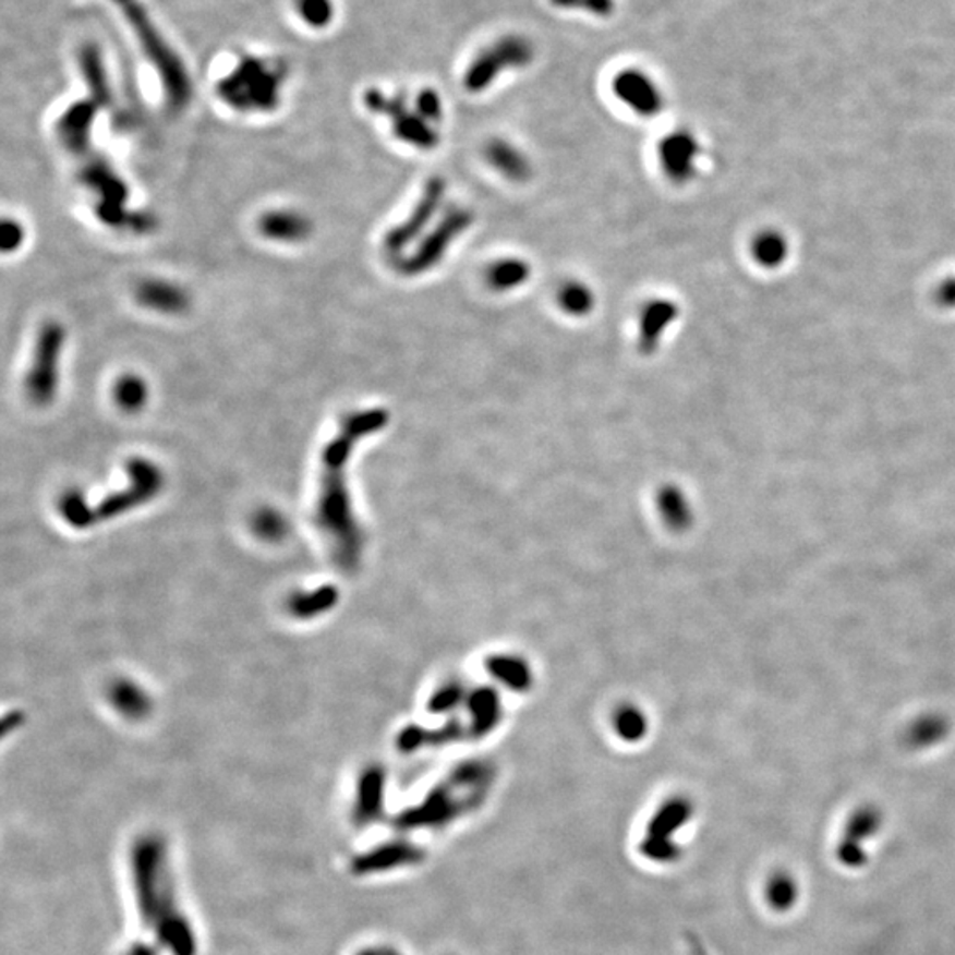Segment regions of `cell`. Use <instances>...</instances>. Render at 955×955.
<instances>
[{
    "mask_svg": "<svg viewBox=\"0 0 955 955\" xmlns=\"http://www.w3.org/2000/svg\"><path fill=\"white\" fill-rule=\"evenodd\" d=\"M388 420L389 414L385 409L352 412L351 416L346 418L337 436L324 446L315 524L324 539L328 540L335 561L346 570L354 568L361 553V531L352 516L351 497L347 488V464L358 440L385 428Z\"/></svg>",
    "mask_w": 955,
    "mask_h": 955,
    "instance_id": "cell-1",
    "label": "cell"
},
{
    "mask_svg": "<svg viewBox=\"0 0 955 955\" xmlns=\"http://www.w3.org/2000/svg\"><path fill=\"white\" fill-rule=\"evenodd\" d=\"M126 471L130 476V487L110 494L104 501H99L98 506L87 505L78 491L67 492L59 501L62 519L75 530H89L93 525L118 519L122 513L147 505L164 488V473L150 460L142 457L130 459V462H126Z\"/></svg>",
    "mask_w": 955,
    "mask_h": 955,
    "instance_id": "cell-2",
    "label": "cell"
},
{
    "mask_svg": "<svg viewBox=\"0 0 955 955\" xmlns=\"http://www.w3.org/2000/svg\"><path fill=\"white\" fill-rule=\"evenodd\" d=\"M135 34L142 52L158 71L164 87L165 99L172 110H183L193 96L192 80L188 75L181 57L173 52L164 34L159 33L155 20L141 0H112Z\"/></svg>",
    "mask_w": 955,
    "mask_h": 955,
    "instance_id": "cell-3",
    "label": "cell"
},
{
    "mask_svg": "<svg viewBox=\"0 0 955 955\" xmlns=\"http://www.w3.org/2000/svg\"><path fill=\"white\" fill-rule=\"evenodd\" d=\"M280 85V71L273 70L269 62L252 57L239 62V67L223 78L218 85V94L227 105L243 112H267L278 105Z\"/></svg>",
    "mask_w": 955,
    "mask_h": 955,
    "instance_id": "cell-4",
    "label": "cell"
},
{
    "mask_svg": "<svg viewBox=\"0 0 955 955\" xmlns=\"http://www.w3.org/2000/svg\"><path fill=\"white\" fill-rule=\"evenodd\" d=\"M67 343V329L57 321H48L39 328L34 342L31 368L25 375V391L38 406H47L56 398L61 380V358Z\"/></svg>",
    "mask_w": 955,
    "mask_h": 955,
    "instance_id": "cell-5",
    "label": "cell"
},
{
    "mask_svg": "<svg viewBox=\"0 0 955 955\" xmlns=\"http://www.w3.org/2000/svg\"><path fill=\"white\" fill-rule=\"evenodd\" d=\"M533 57V45L525 38L506 36L497 39L471 61L464 73V87L469 93H482L505 71L528 67Z\"/></svg>",
    "mask_w": 955,
    "mask_h": 955,
    "instance_id": "cell-6",
    "label": "cell"
},
{
    "mask_svg": "<svg viewBox=\"0 0 955 955\" xmlns=\"http://www.w3.org/2000/svg\"><path fill=\"white\" fill-rule=\"evenodd\" d=\"M473 223V215L468 209L455 207L451 211L445 213L437 220L436 226L418 241V249L414 252L403 255L398 258V271L403 275L418 277L422 273L431 271L432 267L443 261L451 244L469 229Z\"/></svg>",
    "mask_w": 955,
    "mask_h": 955,
    "instance_id": "cell-7",
    "label": "cell"
},
{
    "mask_svg": "<svg viewBox=\"0 0 955 955\" xmlns=\"http://www.w3.org/2000/svg\"><path fill=\"white\" fill-rule=\"evenodd\" d=\"M80 179L85 186L96 195V215L105 226L112 229L130 226L133 216L126 209L130 190L126 183L113 172L112 167L101 158H89L85 161Z\"/></svg>",
    "mask_w": 955,
    "mask_h": 955,
    "instance_id": "cell-8",
    "label": "cell"
},
{
    "mask_svg": "<svg viewBox=\"0 0 955 955\" xmlns=\"http://www.w3.org/2000/svg\"><path fill=\"white\" fill-rule=\"evenodd\" d=\"M446 184L443 179H432L426 183L422 197L409 213L408 218L389 230L385 238V250L391 257L402 258L411 244L418 243L434 226L445 202Z\"/></svg>",
    "mask_w": 955,
    "mask_h": 955,
    "instance_id": "cell-9",
    "label": "cell"
},
{
    "mask_svg": "<svg viewBox=\"0 0 955 955\" xmlns=\"http://www.w3.org/2000/svg\"><path fill=\"white\" fill-rule=\"evenodd\" d=\"M365 105L366 108H371L372 112L388 116L394 124L395 135L409 146L420 147V149H431V147L437 146L439 138H437L432 122L426 121L418 112H409L402 96L389 98L379 90H368L365 94Z\"/></svg>",
    "mask_w": 955,
    "mask_h": 955,
    "instance_id": "cell-10",
    "label": "cell"
},
{
    "mask_svg": "<svg viewBox=\"0 0 955 955\" xmlns=\"http://www.w3.org/2000/svg\"><path fill=\"white\" fill-rule=\"evenodd\" d=\"M614 96L637 116L655 118L664 110L665 99L655 80L641 70L619 71L613 80Z\"/></svg>",
    "mask_w": 955,
    "mask_h": 955,
    "instance_id": "cell-11",
    "label": "cell"
},
{
    "mask_svg": "<svg viewBox=\"0 0 955 955\" xmlns=\"http://www.w3.org/2000/svg\"><path fill=\"white\" fill-rule=\"evenodd\" d=\"M99 110L101 107L93 98L80 99L57 121V136L73 155L84 158L90 155V135Z\"/></svg>",
    "mask_w": 955,
    "mask_h": 955,
    "instance_id": "cell-12",
    "label": "cell"
},
{
    "mask_svg": "<svg viewBox=\"0 0 955 955\" xmlns=\"http://www.w3.org/2000/svg\"><path fill=\"white\" fill-rule=\"evenodd\" d=\"M693 159H696V142L689 133H669L658 144V164L662 172L675 183H685L690 179Z\"/></svg>",
    "mask_w": 955,
    "mask_h": 955,
    "instance_id": "cell-13",
    "label": "cell"
},
{
    "mask_svg": "<svg viewBox=\"0 0 955 955\" xmlns=\"http://www.w3.org/2000/svg\"><path fill=\"white\" fill-rule=\"evenodd\" d=\"M135 298L141 306L158 314H183L190 305L184 289L167 280H144L136 286Z\"/></svg>",
    "mask_w": 955,
    "mask_h": 955,
    "instance_id": "cell-14",
    "label": "cell"
},
{
    "mask_svg": "<svg viewBox=\"0 0 955 955\" xmlns=\"http://www.w3.org/2000/svg\"><path fill=\"white\" fill-rule=\"evenodd\" d=\"M678 309L673 301L653 300L646 303L639 317V347L651 354L661 346L665 331L675 323Z\"/></svg>",
    "mask_w": 955,
    "mask_h": 955,
    "instance_id": "cell-15",
    "label": "cell"
},
{
    "mask_svg": "<svg viewBox=\"0 0 955 955\" xmlns=\"http://www.w3.org/2000/svg\"><path fill=\"white\" fill-rule=\"evenodd\" d=\"M261 234L277 243H301L312 232V221L292 209L267 211L258 220Z\"/></svg>",
    "mask_w": 955,
    "mask_h": 955,
    "instance_id": "cell-16",
    "label": "cell"
},
{
    "mask_svg": "<svg viewBox=\"0 0 955 955\" xmlns=\"http://www.w3.org/2000/svg\"><path fill=\"white\" fill-rule=\"evenodd\" d=\"M80 70L84 73L90 98L101 108L110 107L112 93H110V85H108L107 71H105L101 53L94 45H85L80 50Z\"/></svg>",
    "mask_w": 955,
    "mask_h": 955,
    "instance_id": "cell-17",
    "label": "cell"
},
{
    "mask_svg": "<svg viewBox=\"0 0 955 955\" xmlns=\"http://www.w3.org/2000/svg\"><path fill=\"white\" fill-rule=\"evenodd\" d=\"M531 278L530 264L517 257L497 258L485 271V281L494 292H513Z\"/></svg>",
    "mask_w": 955,
    "mask_h": 955,
    "instance_id": "cell-18",
    "label": "cell"
},
{
    "mask_svg": "<svg viewBox=\"0 0 955 955\" xmlns=\"http://www.w3.org/2000/svg\"><path fill=\"white\" fill-rule=\"evenodd\" d=\"M338 599H340V593L335 585H318L317 590L314 591L294 593L289 599V611L294 618L314 619L318 618L321 614L329 613L338 604Z\"/></svg>",
    "mask_w": 955,
    "mask_h": 955,
    "instance_id": "cell-19",
    "label": "cell"
},
{
    "mask_svg": "<svg viewBox=\"0 0 955 955\" xmlns=\"http://www.w3.org/2000/svg\"><path fill=\"white\" fill-rule=\"evenodd\" d=\"M108 699L113 708L126 716L130 721H141L144 716L149 715L150 699L146 690L141 689L138 685L133 684L130 679H119L112 685V689L108 692Z\"/></svg>",
    "mask_w": 955,
    "mask_h": 955,
    "instance_id": "cell-20",
    "label": "cell"
},
{
    "mask_svg": "<svg viewBox=\"0 0 955 955\" xmlns=\"http://www.w3.org/2000/svg\"><path fill=\"white\" fill-rule=\"evenodd\" d=\"M492 167L511 181H522L530 176V164L525 156L508 142L494 141L487 149Z\"/></svg>",
    "mask_w": 955,
    "mask_h": 955,
    "instance_id": "cell-21",
    "label": "cell"
},
{
    "mask_svg": "<svg viewBox=\"0 0 955 955\" xmlns=\"http://www.w3.org/2000/svg\"><path fill=\"white\" fill-rule=\"evenodd\" d=\"M113 402L121 411L133 412L142 411L146 408L147 398H149V386L141 375L124 374L113 383Z\"/></svg>",
    "mask_w": 955,
    "mask_h": 955,
    "instance_id": "cell-22",
    "label": "cell"
},
{
    "mask_svg": "<svg viewBox=\"0 0 955 955\" xmlns=\"http://www.w3.org/2000/svg\"><path fill=\"white\" fill-rule=\"evenodd\" d=\"M557 305L570 317H584L595 309V292L584 281H567L557 291Z\"/></svg>",
    "mask_w": 955,
    "mask_h": 955,
    "instance_id": "cell-23",
    "label": "cell"
},
{
    "mask_svg": "<svg viewBox=\"0 0 955 955\" xmlns=\"http://www.w3.org/2000/svg\"><path fill=\"white\" fill-rule=\"evenodd\" d=\"M295 10L300 13L301 20L314 28L326 27L335 13L331 0H298Z\"/></svg>",
    "mask_w": 955,
    "mask_h": 955,
    "instance_id": "cell-24",
    "label": "cell"
},
{
    "mask_svg": "<svg viewBox=\"0 0 955 955\" xmlns=\"http://www.w3.org/2000/svg\"><path fill=\"white\" fill-rule=\"evenodd\" d=\"M253 531L267 542H277L287 533L286 519L275 510L258 511L253 519Z\"/></svg>",
    "mask_w": 955,
    "mask_h": 955,
    "instance_id": "cell-25",
    "label": "cell"
},
{
    "mask_svg": "<svg viewBox=\"0 0 955 955\" xmlns=\"http://www.w3.org/2000/svg\"><path fill=\"white\" fill-rule=\"evenodd\" d=\"M551 4L559 10H582L596 16H609L614 10V0H551Z\"/></svg>",
    "mask_w": 955,
    "mask_h": 955,
    "instance_id": "cell-26",
    "label": "cell"
},
{
    "mask_svg": "<svg viewBox=\"0 0 955 955\" xmlns=\"http://www.w3.org/2000/svg\"><path fill=\"white\" fill-rule=\"evenodd\" d=\"M25 230L19 220L4 218L0 227V249L4 253H13L24 244Z\"/></svg>",
    "mask_w": 955,
    "mask_h": 955,
    "instance_id": "cell-27",
    "label": "cell"
},
{
    "mask_svg": "<svg viewBox=\"0 0 955 955\" xmlns=\"http://www.w3.org/2000/svg\"><path fill=\"white\" fill-rule=\"evenodd\" d=\"M416 112L432 124L439 122L443 118V101L439 94L432 89L422 90L416 98Z\"/></svg>",
    "mask_w": 955,
    "mask_h": 955,
    "instance_id": "cell-28",
    "label": "cell"
},
{
    "mask_svg": "<svg viewBox=\"0 0 955 955\" xmlns=\"http://www.w3.org/2000/svg\"><path fill=\"white\" fill-rule=\"evenodd\" d=\"M22 724H24V715L20 712H11L4 716L2 729H4V733H10V730L19 729Z\"/></svg>",
    "mask_w": 955,
    "mask_h": 955,
    "instance_id": "cell-29",
    "label": "cell"
}]
</instances>
